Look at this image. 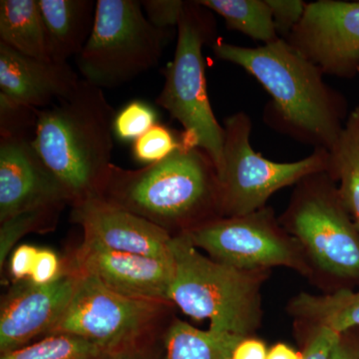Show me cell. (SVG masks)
Segmentation results:
<instances>
[{"mask_svg": "<svg viewBox=\"0 0 359 359\" xmlns=\"http://www.w3.org/2000/svg\"><path fill=\"white\" fill-rule=\"evenodd\" d=\"M334 181L330 172H323L299 182L285 222L318 268L337 278L359 280V231Z\"/></svg>", "mask_w": 359, "mask_h": 359, "instance_id": "8", "label": "cell"}, {"mask_svg": "<svg viewBox=\"0 0 359 359\" xmlns=\"http://www.w3.org/2000/svg\"><path fill=\"white\" fill-rule=\"evenodd\" d=\"M185 2L181 0H144L141 4L151 25L159 29L167 30L171 26H178Z\"/></svg>", "mask_w": 359, "mask_h": 359, "instance_id": "29", "label": "cell"}, {"mask_svg": "<svg viewBox=\"0 0 359 359\" xmlns=\"http://www.w3.org/2000/svg\"><path fill=\"white\" fill-rule=\"evenodd\" d=\"M66 203H71L69 194L44 164L32 138H0V223Z\"/></svg>", "mask_w": 359, "mask_h": 359, "instance_id": "13", "label": "cell"}, {"mask_svg": "<svg viewBox=\"0 0 359 359\" xmlns=\"http://www.w3.org/2000/svg\"><path fill=\"white\" fill-rule=\"evenodd\" d=\"M269 349L262 340L242 337L231 351V359H266Z\"/></svg>", "mask_w": 359, "mask_h": 359, "instance_id": "34", "label": "cell"}, {"mask_svg": "<svg viewBox=\"0 0 359 359\" xmlns=\"http://www.w3.org/2000/svg\"><path fill=\"white\" fill-rule=\"evenodd\" d=\"M157 113L143 101H132L116 114L114 135L119 140L135 141L157 124Z\"/></svg>", "mask_w": 359, "mask_h": 359, "instance_id": "27", "label": "cell"}, {"mask_svg": "<svg viewBox=\"0 0 359 359\" xmlns=\"http://www.w3.org/2000/svg\"><path fill=\"white\" fill-rule=\"evenodd\" d=\"M109 359H164L163 358V349L157 348V346L148 344L147 340L144 339L132 346L123 347L119 351L110 354Z\"/></svg>", "mask_w": 359, "mask_h": 359, "instance_id": "33", "label": "cell"}, {"mask_svg": "<svg viewBox=\"0 0 359 359\" xmlns=\"http://www.w3.org/2000/svg\"><path fill=\"white\" fill-rule=\"evenodd\" d=\"M167 30L151 25L141 1L98 0L93 30L77 66L83 80L98 88H116L159 63Z\"/></svg>", "mask_w": 359, "mask_h": 359, "instance_id": "6", "label": "cell"}, {"mask_svg": "<svg viewBox=\"0 0 359 359\" xmlns=\"http://www.w3.org/2000/svg\"><path fill=\"white\" fill-rule=\"evenodd\" d=\"M73 205L72 219L83 229L85 240L128 254L173 257L174 236L162 226L100 197L88 198Z\"/></svg>", "mask_w": 359, "mask_h": 359, "instance_id": "15", "label": "cell"}, {"mask_svg": "<svg viewBox=\"0 0 359 359\" xmlns=\"http://www.w3.org/2000/svg\"><path fill=\"white\" fill-rule=\"evenodd\" d=\"M78 273L63 271L47 285L21 280L2 297L0 353H11L51 334L65 313L76 287Z\"/></svg>", "mask_w": 359, "mask_h": 359, "instance_id": "12", "label": "cell"}, {"mask_svg": "<svg viewBox=\"0 0 359 359\" xmlns=\"http://www.w3.org/2000/svg\"><path fill=\"white\" fill-rule=\"evenodd\" d=\"M211 11L197 1H186L178 23L173 61L165 70V83L156 103L181 123L182 146L198 148L216 167L223 162L224 129L219 124L207 91L203 47L214 43L216 27Z\"/></svg>", "mask_w": 359, "mask_h": 359, "instance_id": "5", "label": "cell"}, {"mask_svg": "<svg viewBox=\"0 0 359 359\" xmlns=\"http://www.w3.org/2000/svg\"><path fill=\"white\" fill-rule=\"evenodd\" d=\"M266 359H302V355L287 344H278L269 349Z\"/></svg>", "mask_w": 359, "mask_h": 359, "instance_id": "36", "label": "cell"}, {"mask_svg": "<svg viewBox=\"0 0 359 359\" xmlns=\"http://www.w3.org/2000/svg\"><path fill=\"white\" fill-rule=\"evenodd\" d=\"M116 114L103 90L83 79L69 96L39 110L33 146L73 205L100 195L112 165Z\"/></svg>", "mask_w": 359, "mask_h": 359, "instance_id": "2", "label": "cell"}, {"mask_svg": "<svg viewBox=\"0 0 359 359\" xmlns=\"http://www.w3.org/2000/svg\"><path fill=\"white\" fill-rule=\"evenodd\" d=\"M61 208H45L22 212L2 222L0 228V268H4L7 257L16 243L32 231L43 228L52 223Z\"/></svg>", "mask_w": 359, "mask_h": 359, "instance_id": "24", "label": "cell"}, {"mask_svg": "<svg viewBox=\"0 0 359 359\" xmlns=\"http://www.w3.org/2000/svg\"><path fill=\"white\" fill-rule=\"evenodd\" d=\"M170 231L190 230L219 214L216 167L201 149L181 147L166 159L138 170L111 165L100 195Z\"/></svg>", "mask_w": 359, "mask_h": 359, "instance_id": "3", "label": "cell"}, {"mask_svg": "<svg viewBox=\"0 0 359 359\" xmlns=\"http://www.w3.org/2000/svg\"><path fill=\"white\" fill-rule=\"evenodd\" d=\"M169 301L210 330L250 337L261 323L262 271H242L205 256L186 231L174 236Z\"/></svg>", "mask_w": 359, "mask_h": 359, "instance_id": "4", "label": "cell"}, {"mask_svg": "<svg viewBox=\"0 0 359 359\" xmlns=\"http://www.w3.org/2000/svg\"><path fill=\"white\" fill-rule=\"evenodd\" d=\"M197 2L210 11L219 14L229 29L244 33L264 44L280 39L266 0H200Z\"/></svg>", "mask_w": 359, "mask_h": 359, "instance_id": "22", "label": "cell"}, {"mask_svg": "<svg viewBox=\"0 0 359 359\" xmlns=\"http://www.w3.org/2000/svg\"><path fill=\"white\" fill-rule=\"evenodd\" d=\"M62 273L61 261L56 252L50 250L39 249L33 264L32 275L28 280L35 285H47L57 280Z\"/></svg>", "mask_w": 359, "mask_h": 359, "instance_id": "31", "label": "cell"}, {"mask_svg": "<svg viewBox=\"0 0 359 359\" xmlns=\"http://www.w3.org/2000/svg\"><path fill=\"white\" fill-rule=\"evenodd\" d=\"M340 335L327 327H316L302 351V359H334Z\"/></svg>", "mask_w": 359, "mask_h": 359, "instance_id": "30", "label": "cell"}, {"mask_svg": "<svg viewBox=\"0 0 359 359\" xmlns=\"http://www.w3.org/2000/svg\"><path fill=\"white\" fill-rule=\"evenodd\" d=\"M75 269L95 276L113 292L143 301L168 302L174 259L140 256L85 240L75 255Z\"/></svg>", "mask_w": 359, "mask_h": 359, "instance_id": "14", "label": "cell"}, {"mask_svg": "<svg viewBox=\"0 0 359 359\" xmlns=\"http://www.w3.org/2000/svg\"><path fill=\"white\" fill-rule=\"evenodd\" d=\"M334 359H359V335L353 330L340 335Z\"/></svg>", "mask_w": 359, "mask_h": 359, "instance_id": "35", "label": "cell"}, {"mask_svg": "<svg viewBox=\"0 0 359 359\" xmlns=\"http://www.w3.org/2000/svg\"><path fill=\"white\" fill-rule=\"evenodd\" d=\"M242 335L202 330L176 320L163 339L164 359H231Z\"/></svg>", "mask_w": 359, "mask_h": 359, "instance_id": "21", "label": "cell"}, {"mask_svg": "<svg viewBox=\"0 0 359 359\" xmlns=\"http://www.w3.org/2000/svg\"><path fill=\"white\" fill-rule=\"evenodd\" d=\"M68 62L25 55L0 42V93L42 110L69 96L80 82Z\"/></svg>", "mask_w": 359, "mask_h": 359, "instance_id": "16", "label": "cell"}, {"mask_svg": "<svg viewBox=\"0 0 359 359\" xmlns=\"http://www.w3.org/2000/svg\"><path fill=\"white\" fill-rule=\"evenodd\" d=\"M39 112L0 93V138H30L28 132L35 131Z\"/></svg>", "mask_w": 359, "mask_h": 359, "instance_id": "26", "label": "cell"}, {"mask_svg": "<svg viewBox=\"0 0 359 359\" xmlns=\"http://www.w3.org/2000/svg\"><path fill=\"white\" fill-rule=\"evenodd\" d=\"M48 40L49 55L56 62H68L83 50L96 16L92 0H39Z\"/></svg>", "mask_w": 359, "mask_h": 359, "instance_id": "17", "label": "cell"}, {"mask_svg": "<svg viewBox=\"0 0 359 359\" xmlns=\"http://www.w3.org/2000/svg\"><path fill=\"white\" fill-rule=\"evenodd\" d=\"M39 250L33 245H21L13 250L9 269L16 283L29 278Z\"/></svg>", "mask_w": 359, "mask_h": 359, "instance_id": "32", "label": "cell"}, {"mask_svg": "<svg viewBox=\"0 0 359 359\" xmlns=\"http://www.w3.org/2000/svg\"><path fill=\"white\" fill-rule=\"evenodd\" d=\"M78 273L69 306L50 334L77 335L112 353L144 340L166 302L131 299L108 289L95 276Z\"/></svg>", "mask_w": 359, "mask_h": 359, "instance_id": "9", "label": "cell"}, {"mask_svg": "<svg viewBox=\"0 0 359 359\" xmlns=\"http://www.w3.org/2000/svg\"><path fill=\"white\" fill-rule=\"evenodd\" d=\"M186 231L196 248L233 268L247 271L273 266L304 269L292 241L278 230L264 208L247 216L212 219Z\"/></svg>", "mask_w": 359, "mask_h": 359, "instance_id": "10", "label": "cell"}, {"mask_svg": "<svg viewBox=\"0 0 359 359\" xmlns=\"http://www.w3.org/2000/svg\"><path fill=\"white\" fill-rule=\"evenodd\" d=\"M0 42L25 55L51 60L39 0L0 1Z\"/></svg>", "mask_w": 359, "mask_h": 359, "instance_id": "18", "label": "cell"}, {"mask_svg": "<svg viewBox=\"0 0 359 359\" xmlns=\"http://www.w3.org/2000/svg\"><path fill=\"white\" fill-rule=\"evenodd\" d=\"M292 313L316 327L339 334L359 328V290L342 289L332 294H299L290 306Z\"/></svg>", "mask_w": 359, "mask_h": 359, "instance_id": "20", "label": "cell"}, {"mask_svg": "<svg viewBox=\"0 0 359 359\" xmlns=\"http://www.w3.org/2000/svg\"><path fill=\"white\" fill-rule=\"evenodd\" d=\"M217 58L241 66L273 98L275 121L299 141L330 151L344 126L346 106L323 73L287 40L278 39L257 48L216 39Z\"/></svg>", "mask_w": 359, "mask_h": 359, "instance_id": "1", "label": "cell"}, {"mask_svg": "<svg viewBox=\"0 0 359 359\" xmlns=\"http://www.w3.org/2000/svg\"><path fill=\"white\" fill-rule=\"evenodd\" d=\"M110 353L89 340L68 334H49L0 359H109Z\"/></svg>", "mask_w": 359, "mask_h": 359, "instance_id": "23", "label": "cell"}, {"mask_svg": "<svg viewBox=\"0 0 359 359\" xmlns=\"http://www.w3.org/2000/svg\"><path fill=\"white\" fill-rule=\"evenodd\" d=\"M252 127L245 113H236L224 120L223 162L217 172L222 218L259 211L280 189L330 171V152L323 148H314L313 154L297 162L266 159L250 146Z\"/></svg>", "mask_w": 359, "mask_h": 359, "instance_id": "7", "label": "cell"}, {"mask_svg": "<svg viewBox=\"0 0 359 359\" xmlns=\"http://www.w3.org/2000/svg\"><path fill=\"white\" fill-rule=\"evenodd\" d=\"M330 174L340 200L359 231V106L349 114L339 139L330 151Z\"/></svg>", "mask_w": 359, "mask_h": 359, "instance_id": "19", "label": "cell"}, {"mask_svg": "<svg viewBox=\"0 0 359 359\" xmlns=\"http://www.w3.org/2000/svg\"><path fill=\"white\" fill-rule=\"evenodd\" d=\"M181 147V136L177 138L171 130L157 123L133 142L132 155L137 162L148 166L166 159Z\"/></svg>", "mask_w": 359, "mask_h": 359, "instance_id": "25", "label": "cell"}, {"mask_svg": "<svg viewBox=\"0 0 359 359\" xmlns=\"http://www.w3.org/2000/svg\"><path fill=\"white\" fill-rule=\"evenodd\" d=\"M323 74L353 78L359 73V1L318 0L306 4L287 39Z\"/></svg>", "mask_w": 359, "mask_h": 359, "instance_id": "11", "label": "cell"}, {"mask_svg": "<svg viewBox=\"0 0 359 359\" xmlns=\"http://www.w3.org/2000/svg\"><path fill=\"white\" fill-rule=\"evenodd\" d=\"M280 39H287L290 32L299 25L306 11V4L302 0H266Z\"/></svg>", "mask_w": 359, "mask_h": 359, "instance_id": "28", "label": "cell"}]
</instances>
